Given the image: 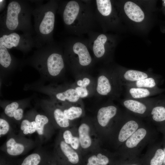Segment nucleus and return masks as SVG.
Returning <instances> with one entry per match:
<instances>
[{"mask_svg": "<svg viewBox=\"0 0 165 165\" xmlns=\"http://www.w3.org/2000/svg\"><path fill=\"white\" fill-rule=\"evenodd\" d=\"M33 9L29 1H9L0 15V32L20 31L33 36L35 34L31 20Z\"/></svg>", "mask_w": 165, "mask_h": 165, "instance_id": "nucleus-1", "label": "nucleus"}, {"mask_svg": "<svg viewBox=\"0 0 165 165\" xmlns=\"http://www.w3.org/2000/svg\"><path fill=\"white\" fill-rule=\"evenodd\" d=\"M33 8L32 15L34 18V36L36 48H39L53 42V34L54 27L57 2L48 1L45 4L38 1Z\"/></svg>", "mask_w": 165, "mask_h": 165, "instance_id": "nucleus-2", "label": "nucleus"}, {"mask_svg": "<svg viewBox=\"0 0 165 165\" xmlns=\"http://www.w3.org/2000/svg\"><path fill=\"white\" fill-rule=\"evenodd\" d=\"M53 42L38 48L30 59V63L41 72L50 76L56 77L63 71L65 67L61 52Z\"/></svg>", "mask_w": 165, "mask_h": 165, "instance_id": "nucleus-3", "label": "nucleus"}, {"mask_svg": "<svg viewBox=\"0 0 165 165\" xmlns=\"http://www.w3.org/2000/svg\"><path fill=\"white\" fill-rule=\"evenodd\" d=\"M119 113L118 107L112 103L103 105L97 109L93 120L101 142L108 136L113 123L119 118Z\"/></svg>", "mask_w": 165, "mask_h": 165, "instance_id": "nucleus-4", "label": "nucleus"}, {"mask_svg": "<svg viewBox=\"0 0 165 165\" xmlns=\"http://www.w3.org/2000/svg\"><path fill=\"white\" fill-rule=\"evenodd\" d=\"M77 128L83 157L101 147V142L93 119L88 118L83 119Z\"/></svg>", "mask_w": 165, "mask_h": 165, "instance_id": "nucleus-5", "label": "nucleus"}, {"mask_svg": "<svg viewBox=\"0 0 165 165\" xmlns=\"http://www.w3.org/2000/svg\"><path fill=\"white\" fill-rule=\"evenodd\" d=\"M0 44L7 49L15 48L26 53L32 48L36 47L34 36L16 32H0Z\"/></svg>", "mask_w": 165, "mask_h": 165, "instance_id": "nucleus-6", "label": "nucleus"}, {"mask_svg": "<svg viewBox=\"0 0 165 165\" xmlns=\"http://www.w3.org/2000/svg\"><path fill=\"white\" fill-rule=\"evenodd\" d=\"M123 86L116 73H103L97 77L96 90L101 96L114 98L120 95Z\"/></svg>", "mask_w": 165, "mask_h": 165, "instance_id": "nucleus-7", "label": "nucleus"}, {"mask_svg": "<svg viewBox=\"0 0 165 165\" xmlns=\"http://www.w3.org/2000/svg\"><path fill=\"white\" fill-rule=\"evenodd\" d=\"M118 159L101 147L83 157L82 165H114Z\"/></svg>", "mask_w": 165, "mask_h": 165, "instance_id": "nucleus-8", "label": "nucleus"}, {"mask_svg": "<svg viewBox=\"0 0 165 165\" xmlns=\"http://www.w3.org/2000/svg\"><path fill=\"white\" fill-rule=\"evenodd\" d=\"M152 100L148 98L140 99L125 98L121 103L130 112L142 116L148 115L153 105Z\"/></svg>", "mask_w": 165, "mask_h": 165, "instance_id": "nucleus-9", "label": "nucleus"}, {"mask_svg": "<svg viewBox=\"0 0 165 165\" xmlns=\"http://www.w3.org/2000/svg\"><path fill=\"white\" fill-rule=\"evenodd\" d=\"M62 139L59 141V154L64 163V165H82L83 156Z\"/></svg>", "mask_w": 165, "mask_h": 165, "instance_id": "nucleus-10", "label": "nucleus"}, {"mask_svg": "<svg viewBox=\"0 0 165 165\" xmlns=\"http://www.w3.org/2000/svg\"><path fill=\"white\" fill-rule=\"evenodd\" d=\"M125 119L113 137L118 145L124 143L139 127V122L136 119L128 117Z\"/></svg>", "mask_w": 165, "mask_h": 165, "instance_id": "nucleus-11", "label": "nucleus"}, {"mask_svg": "<svg viewBox=\"0 0 165 165\" xmlns=\"http://www.w3.org/2000/svg\"><path fill=\"white\" fill-rule=\"evenodd\" d=\"M53 94L56 100L63 103L73 104L80 103L81 98L73 87L61 90H56Z\"/></svg>", "mask_w": 165, "mask_h": 165, "instance_id": "nucleus-12", "label": "nucleus"}, {"mask_svg": "<svg viewBox=\"0 0 165 165\" xmlns=\"http://www.w3.org/2000/svg\"><path fill=\"white\" fill-rule=\"evenodd\" d=\"M78 3L75 1H70L65 5L62 12L63 21L67 26H71L75 22L80 11Z\"/></svg>", "mask_w": 165, "mask_h": 165, "instance_id": "nucleus-13", "label": "nucleus"}, {"mask_svg": "<svg viewBox=\"0 0 165 165\" xmlns=\"http://www.w3.org/2000/svg\"><path fill=\"white\" fill-rule=\"evenodd\" d=\"M116 73L123 86L125 83L134 82L153 75L148 72L132 69Z\"/></svg>", "mask_w": 165, "mask_h": 165, "instance_id": "nucleus-14", "label": "nucleus"}, {"mask_svg": "<svg viewBox=\"0 0 165 165\" xmlns=\"http://www.w3.org/2000/svg\"><path fill=\"white\" fill-rule=\"evenodd\" d=\"M62 139L73 148L82 155L78 136L77 126H75L67 128L63 132Z\"/></svg>", "mask_w": 165, "mask_h": 165, "instance_id": "nucleus-15", "label": "nucleus"}, {"mask_svg": "<svg viewBox=\"0 0 165 165\" xmlns=\"http://www.w3.org/2000/svg\"><path fill=\"white\" fill-rule=\"evenodd\" d=\"M126 88L125 98L144 99L154 95L155 88H147L124 86Z\"/></svg>", "mask_w": 165, "mask_h": 165, "instance_id": "nucleus-16", "label": "nucleus"}, {"mask_svg": "<svg viewBox=\"0 0 165 165\" xmlns=\"http://www.w3.org/2000/svg\"><path fill=\"white\" fill-rule=\"evenodd\" d=\"M72 49L74 53L78 56V61L80 65L86 67L90 64L92 58L85 45L80 42H76L73 45Z\"/></svg>", "mask_w": 165, "mask_h": 165, "instance_id": "nucleus-17", "label": "nucleus"}, {"mask_svg": "<svg viewBox=\"0 0 165 165\" xmlns=\"http://www.w3.org/2000/svg\"><path fill=\"white\" fill-rule=\"evenodd\" d=\"M124 11L128 17L134 21H142L144 18V14L141 8L134 2L128 1L124 6Z\"/></svg>", "mask_w": 165, "mask_h": 165, "instance_id": "nucleus-18", "label": "nucleus"}, {"mask_svg": "<svg viewBox=\"0 0 165 165\" xmlns=\"http://www.w3.org/2000/svg\"><path fill=\"white\" fill-rule=\"evenodd\" d=\"M66 104V108H62L66 118L72 122L77 119L83 116L85 114L84 110L82 104Z\"/></svg>", "mask_w": 165, "mask_h": 165, "instance_id": "nucleus-19", "label": "nucleus"}, {"mask_svg": "<svg viewBox=\"0 0 165 165\" xmlns=\"http://www.w3.org/2000/svg\"><path fill=\"white\" fill-rule=\"evenodd\" d=\"M147 130L144 127H139L125 142L127 149H132L136 147L145 137Z\"/></svg>", "mask_w": 165, "mask_h": 165, "instance_id": "nucleus-20", "label": "nucleus"}, {"mask_svg": "<svg viewBox=\"0 0 165 165\" xmlns=\"http://www.w3.org/2000/svg\"><path fill=\"white\" fill-rule=\"evenodd\" d=\"M164 158L163 149L159 148L153 154L148 155L141 160L143 165H163Z\"/></svg>", "mask_w": 165, "mask_h": 165, "instance_id": "nucleus-21", "label": "nucleus"}, {"mask_svg": "<svg viewBox=\"0 0 165 165\" xmlns=\"http://www.w3.org/2000/svg\"><path fill=\"white\" fill-rule=\"evenodd\" d=\"M53 115L56 124L61 128H67L75 126L72 122L66 118L62 108H61L55 107L53 109Z\"/></svg>", "mask_w": 165, "mask_h": 165, "instance_id": "nucleus-22", "label": "nucleus"}, {"mask_svg": "<svg viewBox=\"0 0 165 165\" xmlns=\"http://www.w3.org/2000/svg\"><path fill=\"white\" fill-rule=\"evenodd\" d=\"M14 60L8 49L0 44V64L1 68L9 69L14 66Z\"/></svg>", "mask_w": 165, "mask_h": 165, "instance_id": "nucleus-23", "label": "nucleus"}, {"mask_svg": "<svg viewBox=\"0 0 165 165\" xmlns=\"http://www.w3.org/2000/svg\"><path fill=\"white\" fill-rule=\"evenodd\" d=\"M107 40L106 36L101 34L99 35L94 41L93 50L96 57L100 58L104 55L105 52L104 45Z\"/></svg>", "mask_w": 165, "mask_h": 165, "instance_id": "nucleus-24", "label": "nucleus"}, {"mask_svg": "<svg viewBox=\"0 0 165 165\" xmlns=\"http://www.w3.org/2000/svg\"><path fill=\"white\" fill-rule=\"evenodd\" d=\"M156 82L152 76L134 82L124 84L123 86L144 88H155Z\"/></svg>", "mask_w": 165, "mask_h": 165, "instance_id": "nucleus-25", "label": "nucleus"}, {"mask_svg": "<svg viewBox=\"0 0 165 165\" xmlns=\"http://www.w3.org/2000/svg\"><path fill=\"white\" fill-rule=\"evenodd\" d=\"M7 151L10 155L16 156L21 154L24 150V146L21 144L17 143L13 138H10L6 143Z\"/></svg>", "mask_w": 165, "mask_h": 165, "instance_id": "nucleus-26", "label": "nucleus"}, {"mask_svg": "<svg viewBox=\"0 0 165 165\" xmlns=\"http://www.w3.org/2000/svg\"><path fill=\"white\" fill-rule=\"evenodd\" d=\"M148 115L155 122L165 121V107L162 106H154L153 105Z\"/></svg>", "mask_w": 165, "mask_h": 165, "instance_id": "nucleus-27", "label": "nucleus"}, {"mask_svg": "<svg viewBox=\"0 0 165 165\" xmlns=\"http://www.w3.org/2000/svg\"><path fill=\"white\" fill-rule=\"evenodd\" d=\"M97 7L99 13L103 16L109 15L112 11V5L109 0H97Z\"/></svg>", "mask_w": 165, "mask_h": 165, "instance_id": "nucleus-28", "label": "nucleus"}, {"mask_svg": "<svg viewBox=\"0 0 165 165\" xmlns=\"http://www.w3.org/2000/svg\"><path fill=\"white\" fill-rule=\"evenodd\" d=\"M35 121L37 133L39 135H42L43 133L44 126L49 122L48 118L44 115L38 114L35 117Z\"/></svg>", "mask_w": 165, "mask_h": 165, "instance_id": "nucleus-29", "label": "nucleus"}, {"mask_svg": "<svg viewBox=\"0 0 165 165\" xmlns=\"http://www.w3.org/2000/svg\"><path fill=\"white\" fill-rule=\"evenodd\" d=\"M41 160V157L38 154L32 153L24 159L21 165H38Z\"/></svg>", "mask_w": 165, "mask_h": 165, "instance_id": "nucleus-30", "label": "nucleus"}, {"mask_svg": "<svg viewBox=\"0 0 165 165\" xmlns=\"http://www.w3.org/2000/svg\"><path fill=\"white\" fill-rule=\"evenodd\" d=\"M19 107V104L16 102H13L7 105L5 108L4 112L8 116L13 117L14 113Z\"/></svg>", "mask_w": 165, "mask_h": 165, "instance_id": "nucleus-31", "label": "nucleus"}, {"mask_svg": "<svg viewBox=\"0 0 165 165\" xmlns=\"http://www.w3.org/2000/svg\"><path fill=\"white\" fill-rule=\"evenodd\" d=\"M92 82L91 80L87 76H84L77 79L75 86L88 88Z\"/></svg>", "mask_w": 165, "mask_h": 165, "instance_id": "nucleus-32", "label": "nucleus"}, {"mask_svg": "<svg viewBox=\"0 0 165 165\" xmlns=\"http://www.w3.org/2000/svg\"><path fill=\"white\" fill-rule=\"evenodd\" d=\"M114 165H143L141 160L136 158L128 160L118 159Z\"/></svg>", "mask_w": 165, "mask_h": 165, "instance_id": "nucleus-33", "label": "nucleus"}, {"mask_svg": "<svg viewBox=\"0 0 165 165\" xmlns=\"http://www.w3.org/2000/svg\"><path fill=\"white\" fill-rule=\"evenodd\" d=\"M73 87L77 92L80 98L87 97L90 94L89 88L75 86Z\"/></svg>", "mask_w": 165, "mask_h": 165, "instance_id": "nucleus-34", "label": "nucleus"}, {"mask_svg": "<svg viewBox=\"0 0 165 165\" xmlns=\"http://www.w3.org/2000/svg\"><path fill=\"white\" fill-rule=\"evenodd\" d=\"M9 125L8 122L4 119H0V135H5L9 130Z\"/></svg>", "mask_w": 165, "mask_h": 165, "instance_id": "nucleus-35", "label": "nucleus"}, {"mask_svg": "<svg viewBox=\"0 0 165 165\" xmlns=\"http://www.w3.org/2000/svg\"><path fill=\"white\" fill-rule=\"evenodd\" d=\"M23 115V109L21 108H18L14 112L13 117L16 120H20L22 118Z\"/></svg>", "mask_w": 165, "mask_h": 165, "instance_id": "nucleus-36", "label": "nucleus"}, {"mask_svg": "<svg viewBox=\"0 0 165 165\" xmlns=\"http://www.w3.org/2000/svg\"><path fill=\"white\" fill-rule=\"evenodd\" d=\"M29 133L31 134L35 132L36 130V124L35 121L30 122L28 127Z\"/></svg>", "mask_w": 165, "mask_h": 165, "instance_id": "nucleus-37", "label": "nucleus"}, {"mask_svg": "<svg viewBox=\"0 0 165 165\" xmlns=\"http://www.w3.org/2000/svg\"><path fill=\"white\" fill-rule=\"evenodd\" d=\"M30 122L27 119L23 120L21 123L20 129L22 130H24L29 126Z\"/></svg>", "mask_w": 165, "mask_h": 165, "instance_id": "nucleus-38", "label": "nucleus"}, {"mask_svg": "<svg viewBox=\"0 0 165 165\" xmlns=\"http://www.w3.org/2000/svg\"><path fill=\"white\" fill-rule=\"evenodd\" d=\"M6 1L4 0H0V12L3 11L6 6Z\"/></svg>", "mask_w": 165, "mask_h": 165, "instance_id": "nucleus-39", "label": "nucleus"}, {"mask_svg": "<svg viewBox=\"0 0 165 165\" xmlns=\"http://www.w3.org/2000/svg\"><path fill=\"white\" fill-rule=\"evenodd\" d=\"M23 133L25 134H29L28 127L26 128L23 130Z\"/></svg>", "mask_w": 165, "mask_h": 165, "instance_id": "nucleus-40", "label": "nucleus"}, {"mask_svg": "<svg viewBox=\"0 0 165 165\" xmlns=\"http://www.w3.org/2000/svg\"><path fill=\"white\" fill-rule=\"evenodd\" d=\"M163 150L164 152V158L163 165H165V148H164V149H163Z\"/></svg>", "mask_w": 165, "mask_h": 165, "instance_id": "nucleus-41", "label": "nucleus"}, {"mask_svg": "<svg viewBox=\"0 0 165 165\" xmlns=\"http://www.w3.org/2000/svg\"><path fill=\"white\" fill-rule=\"evenodd\" d=\"M164 3L165 4V0H164Z\"/></svg>", "mask_w": 165, "mask_h": 165, "instance_id": "nucleus-42", "label": "nucleus"}]
</instances>
